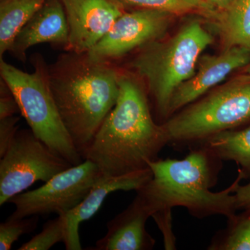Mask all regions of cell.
I'll return each mask as SVG.
<instances>
[{
    "mask_svg": "<svg viewBox=\"0 0 250 250\" xmlns=\"http://www.w3.org/2000/svg\"><path fill=\"white\" fill-rule=\"evenodd\" d=\"M168 139L162 125L153 118L147 94L139 81L121 74L115 106L82 154L104 175H125L149 168Z\"/></svg>",
    "mask_w": 250,
    "mask_h": 250,
    "instance_id": "1",
    "label": "cell"
},
{
    "mask_svg": "<svg viewBox=\"0 0 250 250\" xmlns=\"http://www.w3.org/2000/svg\"><path fill=\"white\" fill-rule=\"evenodd\" d=\"M149 167L152 179L136 191L152 215L177 207L198 219L214 215L228 219L236 214L234 192L243 177L238 172L231 186L221 191H210L218 182L223 161L205 146L192 148L180 160L159 159L149 163Z\"/></svg>",
    "mask_w": 250,
    "mask_h": 250,
    "instance_id": "2",
    "label": "cell"
},
{
    "mask_svg": "<svg viewBox=\"0 0 250 250\" xmlns=\"http://www.w3.org/2000/svg\"><path fill=\"white\" fill-rule=\"evenodd\" d=\"M48 70L59 115L82 156L116 104L121 74L108 62L71 52L62 54Z\"/></svg>",
    "mask_w": 250,
    "mask_h": 250,
    "instance_id": "3",
    "label": "cell"
},
{
    "mask_svg": "<svg viewBox=\"0 0 250 250\" xmlns=\"http://www.w3.org/2000/svg\"><path fill=\"white\" fill-rule=\"evenodd\" d=\"M161 39L143 46L132 66L145 80L156 113L164 124L169 118L174 91L195 73L200 55L213 39L201 23L193 21L170 39Z\"/></svg>",
    "mask_w": 250,
    "mask_h": 250,
    "instance_id": "4",
    "label": "cell"
},
{
    "mask_svg": "<svg viewBox=\"0 0 250 250\" xmlns=\"http://www.w3.org/2000/svg\"><path fill=\"white\" fill-rule=\"evenodd\" d=\"M250 124V75L242 76L179 110L163 124L174 149L199 147L228 130Z\"/></svg>",
    "mask_w": 250,
    "mask_h": 250,
    "instance_id": "5",
    "label": "cell"
},
{
    "mask_svg": "<svg viewBox=\"0 0 250 250\" xmlns=\"http://www.w3.org/2000/svg\"><path fill=\"white\" fill-rule=\"evenodd\" d=\"M31 62L34 71L29 73L0 59L1 78L9 85L34 134L72 166L79 165L84 160L59 115L49 85L48 65L40 54H35Z\"/></svg>",
    "mask_w": 250,
    "mask_h": 250,
    "instance_id": "6",
    "label": "cell"
},
{
    "mask_svg": "<svg viewBox=\"0 0 250 250\" xmlns=\"http://www.w3.org/2000/svg\"><path fill=\"white\" fill-rule=\"evenodd\" d=\"M72 166L31 129L18 130L0 160V205H4L36 182H47Z\"/></svg>",
    "mask_w": 250,
    "mask_h": 250,
    "instance_id": "7",
    "label": "cell"
},
{
    "mask_svg": "<svg viewBox=\"0 0 250 250\" xmlns=\"http://www.w3.org/2000/svg\"><path fill=\"white\" fill-rule=\"evenodd\" d=\"M104 176L96 164L84 160L57 174L39 188L21 192L10 199L8 203L13 204L16 210L9 217L65 214L75 208Z\"/></svg>",
    "mask_w": 250,
    "mask_h": 250,
    "instance_id": "8",
    "label": "cell"
},
{
    "mask_svg": "<svg viewBox=\"0 0 250 250\" xmlns=\"http://www.w3.org/2000/svg\"><path fill=\"white\" fill-rule=\"evenodd\" d=\"M172 16L164 11L147 9L124 13L87 54L97 62H108L121 58L138 47L161 39Z\"/></svg>",
    "mask_w": 250,
    "mask_h": 250,
    "instance_id": "9",
    "label": "cell"
},
{
    "mask_svg": "<svg viewBox=\"0 0 250 250\" xmlns=\"http://www.w3.org/2000/svg\"><path fill=\"white\" fill-rule=\"evenodd\" d=\"M67 24V52L88 53L124 14L118 0H62Z\"/></svg>",
    "mask_w": 250,
    "mask_h": 250,
    "instance_id": "10",
    "label": "cell"
},
{
    "mask_svg": "<svg viewBox=\"0 0 250 250\" xmlns=\"http://www.w3.org/2000/svg\"><path fill=\"white\" fill-rule=\"evenodd\" d=\"M250 62V50L242 47H230L218 55L205 57L197 73L174 91L170 100L169 118L209 92L231 72L246 67Z\"/></svg>",
    "mask_w": 250,
    "mask_h": 250,
    "instance_id": "11",
    "label": "cell"
},
{
    "mask_svg": "<svg viewBox=\"0 0 250 250\" xmlns=\"http://www.w3.org/2000/svg\"><path fill=\"white\" fill-rule=\"evenodd\" d=\"M152 177L150 167L125 175L103 177L92 187L86 196L75 208L63 214L66 221V237L64 241L65 249L82 250L79 227L98 211L108 195L118 190H137Z\"/></svg>",
    "mask_w": 250,
    "mask_h": 250,
    "instance_id": "12",
    "label": "cell"
},
{
    "mask_svg": "<svg viewBox=\"0 0 250 250\" xmlns=\"http://www.w3.org/2000/svg\"><path fill=\"white\" fill-rule=\"evenodd\" d=\"M69 29L62 0H46L40 9L18 33L9 52L22 62L33 46L51 43L66 47Z\"/></svg>",
    "mask_w": 250,
    "mask_h": 250,
    "instance_id": "13",
    "label": "cell"
},
{
    "mask_svg": "<svg viewBox=\"0 0 250 250\" xmlns=\"http://www.w3.org/2000/svg\"><path fill=\"white\" fill-rule=\"evenodd\" d=\"M152 213L136 194L127 208L107 224V232L97 241L95 250H150L156 241L146 230Z\"/></svg>",
    "mask_w": 250,
    "mask_h": 250,
    "instance_id": "14",
    "label": "cell"
},
{
    "mask_svg": "<svg viewBox=\"0 0 250 250\" xmlns=\"http://www.w3.org/2000/svg\"><path fill=\"white\" fill-rule=\"evenodd\" d=\"M200 146L209 149L223 161H234L243 179H250V124L223 131Z\"/></svg>",
    "mask_w": 250,
    "mask_h": 250,
    "instance_id": "15",
    "label": "cell"
},
{
    "mask_svg": "<svg viewBox=\"0 0 250 250\" xmlns=\"http://www.w3.org/2000/svg\"><path fill=\"white\" fill-rule=\"evenodd\" d=\"M46 0H1L0 59L9 52L18 33L41 9Z\"/></svg>",
    "mask_w": 250,
    "mask_h": 250,
    "instance_id": "16",
    "label": "cell"
},
{
    "mask_svg": "<svg viewBox=\"0 0 250 250\" xmlns=\"http://www.w3.org/2000/svg\"><path fill=\"white\" fill-rule=\"evenodd\" d=\"M216 20L225 49L242 47L250 50V0H235Z\"/></svg>",
    "mask_w": 250,
    "mask_h": 250,
    "instance_id": "17",
    "label": "cell"
},
{
    "mask_svg": "<svg viewBox=\"0 0 250 250\" xmlns=\"http://www.w3.org/2000/svg\"><path fill=\"white\" fill-rule=\"evenodd\" d=\"M207 250H250V208L228 218L226 228L215 233Z\"/></svg>",
    "mask_w": 250,
    "mask_h": 250,
    "instance_id": "18",
    "label": "cell"
},
{
    "mask_svg": "<svg viewBox=\"0 0 250 250\" xmlns=\"http://www.w3.org/2000/svg\"><path fill=\"white\" fill-rule=\"evenodd\" d=\"M122 4L139 9L158 10L172 15L197 13L217 19L219 12L205 0H118Z\"/></svg>",
    "mask_w": 250,
    "mask_h": 250,
    "instance_id": "19",
    "label": "cell"
},
{
    "mask_svg": "<svg viewBox=\"0 0 250 250\" xmlns=\"http://www.w3.org/2000/svg\"><path fill=\"white\" fill-rule=\"evenodd\" d=\"M66 237V221L64 215L49 220L43 225L42 231L23 244L20 250H48L57 243H64Z\"/></svg>",
    "mask_w": 250,
    "mask_h": 250,
    "instance_id": "20",
    "label": "cell"
},
{
    "mask_svg": "<svg viewBox=\"0 0 250 250\" xmlns=\"http://www.w3.org/2000/svg\"><path fill=\"white\" fill-rule=\"evenodd\" d=\"M39 215L23 218L9 217L0 225V250H9L20 237L34 231L38 226Z\"/></svg>",
    "mask_w": 250,
    "mask_h": 250,
    "instance_id": "21",
    "label": "cell"
},
{
    "mask_svg": "<svg viewBox=\"0 0 250 250\" xmlns=\"http://www.w3.org/2000/svg\"><path fill=\"white\" fill-rule=\"evenodd\" d=\"M151 218H154L156 225L162 232L166 250H176V240L172 229V210H163L155 212Z\"/></svg>",
    "mask_w": 250,
    "mask_h": 250,
    "instance_id": "22",
    "label": "cell"
},
{
    "mask_svg": "<svg viewBox=\"0 0 250 250\" xmlns=\"http://www.w3.org/2000/svg\"><path fill=\"white\" fill-rule=\"evenodd\" d=\"M19 117L11 116L0 120V157L9 147L18 131Z\"/></svg>",
    "mask_w": 250,
    "mask_h": 250,
    "instance_id": "23",
    "label": "cell"
},
{
    "mask_svg": "<svg viewBox=\"0 0 250 250\" xmlns=\"http://www.w3.org/2000/svg\"><path fill=\"white\" fill-rule=\"evenodd\" d=\"M21 113L17 101L9 85L1 78L0 81V120L14 116Z\"/></svg>",
    "mask_w": 250,
    "mask_h": 250,
    "instance_id": "24",
    "label": "cell"
},
{
    "mask_svg": "<svg viewBox=\"0 0 250 250\" xmlns=\"http://www.w3.org/2000/svg\"><path fill=\"white\" fill-rule=\"evenodd\" d=\"M237 210L250 208V182L244 186L240 185L234 192Z\"/></svg>",
    "mask_w": 250,
    "mask_h": 250,
    "instance_id": "25",
    "label": "cell"
},
{
    "mask_svg": "<svg viewBox=\"0 0 250 250\" xmlns=\"http://www.w3.org/2000/svg\"><path fill=\"white\" fill-rule=\"evenodd\" d=\"M205 1L220 13L228 9L234 2L235 0H205Z\"/></svg>",
    "mask_w": 250,
    "mask_h": 250,
    "instance_id": "26",
    "label": "cell"
},
{
    "mask_svg": "<svg viewBox=\"0 0 250 250\" xmlns=\"http://www.w3.org/2000/svg\"><path fill=\"white\" fill-rule=\"evenodd\" d=\"M246 72L247 75H250V62L246 66Z\"/></svg>",
    "mask_w": 250,
    "mask_h": 250,
    "instance_id": "27",
    "label": "cell"
}]
</instances>
